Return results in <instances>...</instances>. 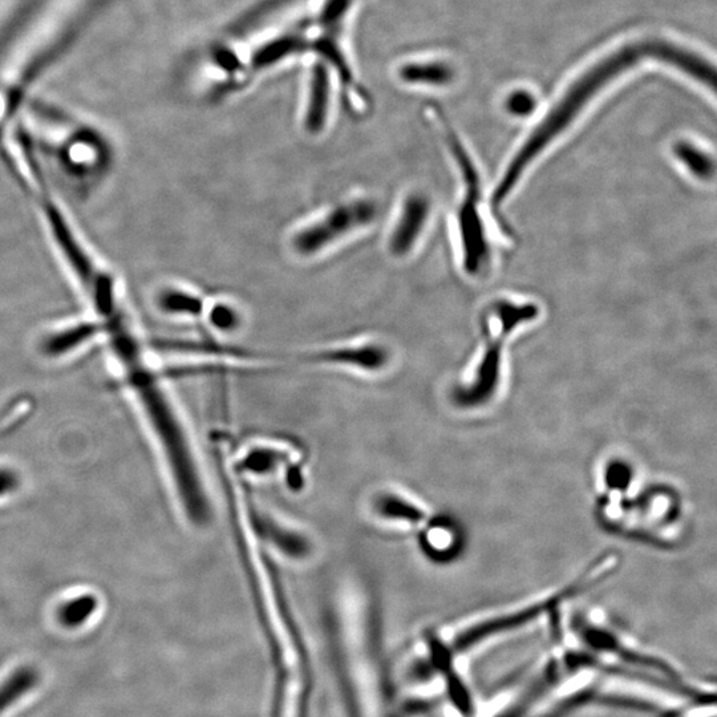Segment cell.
<instances>
[{
	"instance_id": "obj_23",
	"label": "cell",
	"mask_w": 717,
	"mask_h": 717,
	"mask_svg": "<svg viewBox=\"0 0 717 717\" xmlns=\"http://www.w3.org/2000/svg\"><path fill=\"white\" fill-rule=\"evenodd\" d=\"M538 97L526 88H516L509 92L502 103L506 115L516 120H525L536 113Z\"/></svg>"
},
{
	"instance_id": "obj_17",
	"label": "cell",
	"mask_w": 717,
	"mask_h": 717,
	"mask_svg": "<svg viewBox=\"0 0 717 717\" xmlns=\"http://www.w3.org/2000/svg\"><path fill=\"white\" fill-rule=\"evenodd\" d=\"M157 307L161 313L172 317L204 318L206 299L200 293L184 286H166L157 294Z\"/></svg>"
},
{
	"instance_id": "obj_6",
	"label": "cell",
	"mask_w": 717,
	"mask_h": 717,
	"mask_svg": "<svg viewBox=\"0 0 717 717\" xmlns=\"http://www.w3.org/2000/svg\"><path fill=\"white\" fill-rule=\"evenodd\" d=\"M619 567L621 556L615 550H607L563 585L529 598L528 601L505 607L504 610H496L471 619L456 631L455 647L465 650L498 635L532 625L540 619L552 617L574 599L609 581Z\"/></svg>"
},
{
	"instance_id": "obj_22",
	"label": "cell",
	"mask_w": 717,
	"mask_h": 717,
	"mask_svg": "<svg viewBox=\"0 0 717 717\" xmlns=\"http://www.w3.org/2000/svg\"><path fill=\"white\" fill-rule=\"evenodd\" d=\"M97 607H99V601H97L95 595H79V597L68 599L67 602H64L56 617H58L60 625L67 627V629H78L79 626H83L85 622L92 618Z\"/></svg>"
},
{
	"instance_id": "obj_10",
	"label": "cell",
	"mask_w": 717,
	"mask_h": 717,
	"mask_svg": "<svg viewBox=\"0 0 717 717\" xmlns=\"http://www.w3.org/2000/svg\"><path fill=\"white\" fill-rule=\"evenodd\" d=\"M432 216V201L421 190H411L401 198L387 230L386 249L394 259L411 257L427 232Z\"/></svg>"
},
{
	"instance_id": "obj_2",
	"label": "cell",
	"mask_w": 717,
	"mask_h": 717,
	"mask_svg": "<svg viewBox=\"0 0 717 717\" xmlns=\"http://www.w3.org/2000/svg\"><path fill=\"white\" fill-rule=\"evenodd\" d=\"M96 0H43L0 39V149L32 84L70 43Z\"/></svg>"
},
{
	"instance_id": "obj_19",
	"label": "cell",
	"mask_w": 717,
	"mask_h": 717,
	"mask_svg": "<svg viewBox=\"0 0 717 717\" xmlns=\"http://www.w3.org/2000/svg\"><path fill=\"white\" fill-rule=\"evenodd\" d=\"M400 79L411 85L421 87H445L455 79L452 66L444 62H413L405 64L399 70Z\"/></svg>"
},
{
	"instance_id": "obj_15",
	"label": "cell",
	"mask_w": 717,
	"mask_h": 717,
	"mask_svg": "<svg viewBox=\"0 0 717 717\" xmlns=\"http://www.w3.org/2000/svg\"><path fill=\"white\" fill-rule=\"evenodd\" d=\"M597 496L631 497L640 488L637 467L625 457H610L598 471Z\"/></svg>"
},
{
	"instance_id": "obj_8",
	"label": "cell",
	"mask_w": 717,
	"mask_h": 717,
	"mask_svg": "<svg viewBox=\"0 0 717 717\" xmlns=\"http://www.w3.org/2000/svg\"><path fill=\"white\" fill-rule=\"evenodd\" d=\"M380 213L378 198L352 194L295 226L287 237V247L295 258L313 261L372 228Z\"/></svg>"
},
{
	"instance_id": "obj_14",
	"label": "cell",
	"mask_w": 717,
	"mask_h": 717,
	"mask_svg": "<svg viewBox=\"0 0 717 717\" xmlns=\"http://www.w3.org/2000/svg\"><path fill=\"white\" fill-rule=\"evenodd\" d=\"M251 520H253L258 537L273 544L285 556L295 559L309 556L311 552L310 542L291 526L282 524V522L271 517H263L261 513L255 512L254 509H251Z\"/></svg>"
},
{
	"instance_id": "obj_20",
	"label": "cell",
	"mask_w": 717,
	"mask_h": 717,
	"mask_svg": "<svg viewBox=\"0 0 717 717\" xmlns=\"http://www.w3.org/2000/svg\"><path fill=\"white\" fill-rule=\"evenodd\" d=\"M39 672L30 666L16 668L0 682V715L26 698L39 684Z\"/></svg>"
},
{
	"instance_id": "obj_3",
	"label": "cell",
	"mask_w": 717,
	"mask_h": 717,
	"mask_svg": "<svg viewBox=\"0 0 717 717\" xmlns=\"http://www.w3.org/2000/svg\"><path fill=\"white\" fill-rule=\"evenodd\" d=\"M121 370L127 386L139 400L159 441L185 516L193 525L208 524L212 509L200 467L188 433L176 407L162 387L159 374L149 366L147 359L128 364Z\"/></svg>"
},
{
	"instance_id": "obj_12",
	"label": "cell",
	"mask_w": 717,
	"mask_h": 717,
	"mask_svg": "<svg viewBox=\"0 0 717 717\" xmlns=\"http://www.w3.org/2000/svg\"><path fill=\"white\" fill-rule=\"evenodd\" d=\"M374 510L382 520L404 528L419 530L432 516L425 505L408 493L384 490L374 500Z\"/></svg>"
},
{
	"instance_id": "obj_21",
	"label": "cell",
	"mask_w": 717,
	"mask_h": 717,
	"mask_svg": "<svg viewBox=\"0 0 717 717\" xmlns=\"http://www.w3.org/2000/svg\"><path fill=\"white\" fill-rule=\"evenodd\" d=\"M204 318L210 330L221 335L236 334L243 322L239 307L225 299L206 303Z\"/></svg>"
},
{
	"instance_id": "obj_4",
	"label": "cell",
	"mask_w": 717,
	"mask_h": 717,
	"mask_svg": "<svg viewBox=\"0 0 717 717\" xmlns=\"http://www.w3.org/2000/svg\"><path fill=\"white\" fill-rule=\"evenodd\" d=\"M16 123L35 144L50 152L75 182L93 184L109 172L112 149L103 133L42 100H27Z\"/></svg>"
},
{
	"instance_id": "obj_5",
	"label": "cell",
	"mask_w": 717,
	"mask_h": 717,
	"mask_svg": "<svg viewBox=\"0 0 717 717\" xmlns=\"http://www.w3.org/2000/svg\"><path fill=\"white\" fill-rule=\"evenodd\" d=\"M540 307L516 299H496L482 314V346L468 370L461 375L451 396L456 407L478 411L494 403L505 382L506 344L517 331L534 322Z\"/></svg>"
},
{
	"instance_id": "obj_24",
	"label": "cell",
	"mask_w": 717,
	"mask_h": 717,
	"mask_svg": "<svg viewBox=\"0 0 717 717\" xmlns=\"http://www.w3.org/2000/svg\"><path fill=\"white\" fill-rule=\"evenodd\" d=\"M32 404L26 399L16 400L0 413V437L7 435L22 424L31 412Z\"/></svg>"
},
{
	"instance_id": "obj_9",
	"label": "cell",
	"mask_w": 717,
	"mask_h": 717,
	"mask_svg": "<svg viewBox=\"0 0 717 717\" xmlns=\"http://www.w3.org/2000/svg\"><path fill=\"white\" fill-rule=\"evenodd\" d=\"M684 530L686 510L682 494L674 486L656 482L640 486L634 494L622 536L670 548L683 540Z\"/></svg>"
},
{
	"instance_id": "obj_1",
	"label": "cell",
	"mask_w": 717,
	"mask_h": 717,
	"mask_svg": "<svg viewBox=\"0 0 717 717\" xmlns=\"http://www.w3.org/2000/svg\"><path fill=\"white\" fill-rule=\"evenodd\" d=\"M667 40H643L627 44L599 59L571 81L569 87L557 97L532 131L518 145L502 170L492 193L493 208L500 209L513 196L534 165L542 159L570 131L599 93L605 92L621 76L644 62L670 64L686 72L692 79L703 83L711 72L710 63L694 51Z\"/></svg>"
},
{
	"instance_id": "obj_18",
	"label": "cell",
	"mask_w": 717,
	"mask_h": 717,
	"mask_svg": "<svg viewBox=\"0 0 717 717\" xmlns=\"http://www.w3.org/2000/svg\"><path fill=\"white\" fill-rule=\"evenodd\" d=\"M306 47L307 42L301 34L278 36V38L258 47V50L251 56L250 66L255 71L266 70L289 56L305 50Z\"/></svg>"
},
{
	"instance_id": "obj_11",
	"label": "cell",
	"mask_w": 717,
	"mask_h": 717,
	"mask_svg": "<svg viewBox=\"0 0 717 717\" xmlns=\"http://www.w3.org/2000/svg\"><path fill=\"white\" fill-rule=\"evenodd\" d=\"M421 552L429 561L451 563L461 556L467 545L463 525L451 516H431L419 529Z\"/></svg>"
},
{
	"instance_id": "obj_25",
	"label": "cell",
	"mask_w": 717,
	"mask_h": 717,
	"mask_svg": "<svg viewBox=\"0 0 717 717\" xmlns=\"http://www.w3.org/2000/svg\"><path fill=\"white\" fill-rule=\"evenodd\" d=\"M217 66L225 68L226 71L233 72L239 70V59L234 52L229 50H220L214 52Z\"/></svg>"
},
{
	"instance_id": "obj_16",
	"label": "cell",
	"mask_w": 717,
	"mask_h": 717,
	"mask_svg": "<svg viewBox=\"0 0 717 717\" xmlns=\"http://www.w3.org/2000/svg\"><path fill=\"white\" fill-rule=\"evenodd\" d=\"M671 151L672 157L695 181L708 184L715 180V157L703 145L692 140H678Z\"/></svg>"
},
{
	"instance_id": "obj_13",
	"label": "cell",
	"mask_w": 717,
	"mask_h": 717,
	"mask_svg": "<svg viewBox=\"0 0 717 717\" xmlns=\"http://www.w3.org/2000/svg\"><path fill=\"white\" fill-rule=\"evenodd\" d=\"M331 84L326 63L315 64L311 71L303 127L310 135H320L327 127L330 115Z\"/></svg>"
},
{
	"instance_id": "obj_26",
	"label": "cell",
	"mask_w": 717,
	"mask_h": 717,
	"mask_svg": "<svg viewBox=\"0 0 717 717\" xmlns=\"http://www.w3.org/2000/svg\"><path fill=\"white\" fill-rule=\"evenodd\" d=\"M19 485V478L8 469H0V497L14 492Z\"/></svg>"
},
{
	"instance_id": "obj_7",
	"label": "cell",
	"mask_w": 717,
	"mask_h": 717,
	"mask_svg": "<svg viewBox=\"0 0 717 717\" xmlns=\"http://www.w3.org/2000/svg\"><path fill=\"white\" fill-rule=\"evenodd\" d=\"M453 160L461 182V194L456 208V232L459 239L461 267L471 278H482L492 270L494 242L485 216V198L482 192L480 170L471 152L461 141L459 133L449 123L437 104H429Z\"/></svg>"
}]
</instances>
